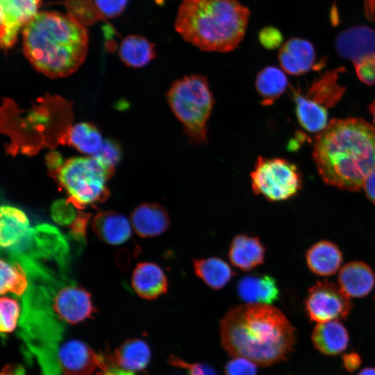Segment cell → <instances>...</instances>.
<instances>
[{
  "label": "cell",
  "instance_id": "7a4b0ae2",
  "mask_svg": "<svg viewBox=\"0 0 375 375\" xmlns=\"http://www.w3.org/2000/svg\"><path fill=\"white\" fill-rule=\"evenodd\" d=\"M222 344L228 354L268 366L282 361L295 342L294 328L278 308L246 303L231 308L220 324Z\"/></svg>",
  "mask_w": 375,
  "mask_h": 375
},
{
  "label": "cell",
  "instance_id": "60d3db41",
  "mask_svg": "<svg viewBox=\"0 0 375 375\" xmlns=\"http://www.w3.org/2000/svg\"><path fill=\"white\" fill-rule=\"evenodd\" d=\"M362 188L368 199L375 204V169L366 178Z\"/></svg>",
  "mask_w": 375,
  "mask_h": 375
},
{
  "label": "cell",
  "instance_id": "7bdbcfd3",
  "mask_svg": "<svg viewBox=\"0 0 375 375\" xmlns=\"http://www.w3.org/2000/svg\"><path fill=\"white\" fill-rule=\"evenodd\" d=\"M1 375H25V371L21 365H6L1 372Z\"/></svg>",
  "mask_w": 375,
  "mask_h": 375
},
{
  "label": "cell",
  "instance_id": "74e56055",
  "mask_svg": "<svg viewBox=\"0 0 375 375\" xmlns=\"http://www.w3.org/2000/svg\"><path fill=\"white\" fill-rule=\"evenodd\" d=\"M101 13L108 17H115L124 10L127 0H94Z\"/></svg>",
  "mask_w": 375,
  "mask_h": 375
},
{
  "label": "cell",
  "instance_id": "52a82bcc",
  "mask_svg": "<svg viewBox=\"0 0 375 375\" xmlns=\"http://www.w3.org/2000/svg\"><path fill=\"white\" fill-rule=\"evenodd\" d=\"M250 178L254 194L273 202L293 197L302 183L295 165L283 158L262 156H258Z\"/></svg>",
  "mask_w": 375,
  "mask_h": 375
},
{
  "label": "cell",
  "instance_id": "e0dca14e",
  "mask_svg": "<svg viewBox=\"0 0 375 375\" xmlns=\"http://www.w3.org/2000/svg\"><path fill=\"white\" fill-rule=\"evenodd\" d=\"M236 289L239 297L247 303L271 305L279 296L276 281L267 274L244 276L238 281Z\"/></svg>",
  "mask_w": 375,
  "mask_h": 375
},
{
  "label": "cell",
  "instance_id": "d6986e66",
  "mask_svg": "<svg viewBox=\"0 0 375 375\" xmlns=\"http://www.w3.org/2000/svg\"><path fill=\"white\" fill-rule=\"evenodd\" d=\"M265 253V247L258 237L240 234L233 239L228 257L234 267L249 271L263 263Z\"/></svg>",
  "mask_w": 375,
  "mask_h": 375
},
{
  "label": "cell",
  "instance_id": "30bf717a",
  "mask_svg": "<svg viewBox=\"0 0 375 375\" xmlns=\"http://www.w3.org/2000/svg\"><path fill=\"white\" fill-rule=\"evenodd\" d=\"M99 354V375H147L151 351L141 339H128L113 351Z\"/></svg>",
  "mask_w": 375,
  "mask_h": 375
},
{
  "label": "cell",
  "instance_id": "9c48e42d",
  "mask_svg": "<svg viewBox=\"0 0 375 375\" xmlns=\"http://www.w3.org/2000/svg\"><path fill=\"white\" fill-rule=\"evenodd\" d=\"M41 306L44 307L43 312L52 320L58 319L69 324H76L92 317L96 310L91 294L74 284L58 289L50 302L46 299L44 304Z\"/></svg>",
  "mask_w": 375,
  "mask_h": 375
},
{
  "label": "cell",
  "instance_id": "9a60e30c",
  "mask_svg": "<svg viewBox=\"0 0 375 375\" xmlns=\"http://www.w3.org/2000/svg\"><path fill=\"white\" fill-rule=\"evenodd\" d=\"M135 233L141 238H151L164 233L169 226L170 218L164 207L147 203L136 207L130 215Z\"/></svg>",
  "mask_w": 375,
  "mask_h": 375
},
{
  "label": "cell",
  "instance_id": "ba28073f",
  "mask_svg": "<svg viewBox=\"0 0 375 375\" xmlns=\"http://www.w3.org/2000/svg\"><path fill=\"white\" fill-rule=\"evenodd\" d=\"M305 306L310 319L317 323L344 319L352 308L350 297L339 285L327 281L309 288Z\"/></svg>",
  "mask_w": 375,
  "mask_h": 375
},
{
  "label": "cell",
  "instance_id": "4fadbf2b",
  "mask_svg": "<svg viewBox=\"0 0 375 375\" xmlns=\"http://www.w3.org/2000/svg\"><path fill=\"white\" fill-rule=\"evenodd\" d=\"M335 46L340 57L353 64L375 57V30L366 26L349 28L338 35Z\"/></svg>",
  "mask_w": 375,
  "mask_h": 375
},
{
  "label": "cell",
  "instance_id": "d4e9b609",
  "mask_svg": "<svg viewBox=\"0 0 375 375\" xmlns=\"http://www.w3.org/2000/svg\"><path fill=\"white\" fill-rule=\"evenodd\" d=\"M193 266L195 274L214 290L224 287L235 275L230 265L217 257L195 259Z\"/></svg>",
  "mask_w": 375,
  "mask_h": 375
},
{
  "label": "cell",
  "instance_id": "7402d4cb",
  "mask_svg": "<svg viewBox=\"0 0 375 375\" xmlns=\"http://www.w3.org/2000/svg\"><path fill=\"white\" fill-rule=\"evenodd\" d=\"M0 216L1 247H14L29 233V220L22 210L8 205L1 206Z\"/></svg>",
  "mask_w": 375,
  "mask_h": 375
},
{
  "label": "cell",
  "instance_id": "bcb514c9",
  "mask_svg": "<svg viewBox=\"0 0 375 375\" xmlns=\"http://www.w3.org/2000/svg\"><path fill=\"white\" fill-rule=\"evenodd\" d=\"M374 297H375V296H374Z\"/></svg>",
  "mask_w": 375,
  "mask_h": 375
},
{
  "label": "cell",
  "instance_id": "ee69618b",
  "mask_svg": "<svg viewBox=\"0 0 375 375\" xmlns=\"http://www.w3.org/2000/svg\"><path fill=\"white\" fill-rule=\"evenodd\" d=\"M358 375H375V367H366L362 369Z\"/></svg>",
  "mask_w": 375,
  "mask_h": 375
},
{
  "label": "cell",
  "instance_id": "3957f363",
  "mask_svg": "<svg viewBox=\"0 0 375 375\" xmlns=\"http://www.w3.org/2000/svg\"><path fill=\"white\" fill-rule=\"evenodd\" d=\"M23 49L33 67L50 78L67 76L84 62L86 28L74 17L41 12L23 28Z\"/></svg>",
  "mask_w": 375,
  "mask_h": 375
},
{
  "label": "cell",
  "instance_id": "cb8c5ba5",
  "mask_svg": "<svg viewBox=\"0 0 375 375\" xmlns=\"http://www.w3.org/2000/svg\"><path fill=\"white\" fill-rule=\"evenodd\" d=\"M344 70L340 67L324 73L312 83L306 97L325 108L335 106L345 92V88L337 83L340 72Z\"/></svg>",
  "mask_w": 375,
  "mask_h": 375
},
{
  "label": "cell",
  "instance_id": "8d00e7d4",
  "mask_svg": "<svg viewBox=\"0 0 375 375\" xmlns=\"http://www.w3.org/2000/svg\"><path fill=\"white\" fill-rule=\"evenodd\" d=\"M258 39L263 47L270 50L278 48L283 40L280 31L272 26L262 28L259 33Z\"/></svg>",
  "mask_w": 375,
  "mask_h": 375
},
{
  "label": "cell",
  "instance_id": "4316f807",
  "mask_svg": "<svg viewBox=\"0 0 375 375\" xmlns=\"http://www.w3.org/2000/svg\"><path fill=\"white\" fill-rule=\"evenodd\" d=\"M288 82L283 70L274 66H267L257 74L255 86L265 106L271 105L286 90Z\"/></svg>",
  "mask_w": 375,
  "mask_h": 375
},
{
  "label": "cell",
  "instance_id": "83f0119b",
  "mask_svg": "<svg viewBox=\"0 0 375 375\" xmlns=\"http://www.w3.org/2000/svg\"><path fill=\"white\" fill-rule=\"evenodd\" d=\"M119 55L126 65L142 67L156 57L154 44L140 35H129L122 42Z\"/></svg>",
  "mask_w": 375,
  "mask_h": 375
},
{
  "label": "cell",
  "instance_id": "6da1fadb",
  "mask_svg": "<svg viewBox=\"0 0 375 375\" xmlns=\"http://www.w3.org/2000/svg\"><path fill=\"white\" fill-rule=\"evenodd\" d=\"M312 156L325 183L358 191L375 169V127L360 118L332 119L316 135Z\"/></svg>",
  "mask_w": 375,
  "mask_h": 375
},
{
  "label": "cell",
  "instance_id": "5bb4252c",
  "mask_svg": "<svg viewBox=\"0 0 375 375\" xmlns=\"http://www.w3.org/2000/svg\"><path fill=\"white\" fill-rule=\"evenodd\" d=\"M315 51L309 41L292 38L286 41L278 53L281 68L289 74L301 75L308 72L315 62Z\"/></svg>",
  "mask_w": 375,
  "mask_h": 375
},
{
  "label": "cell",
  "instance_id": "ac0fdd59",
  "mask_svg": "<svg viewBox=\"0 0 375 375\" xmlns=\"http://www.w3.org/2000/svg\"><path fill=\"white\" fill-rule=\"evenodd\" d=\"M375 284V274L372 268L360 261L344 265L338 274V285L349 297L361 298L370 293Z\"/></svg>",
  "mask_w": 375,
  "mask_h": 375
},
{
  "label": "cell",
  "instance_id": "d6a6232c",
  "mask_svg": "<svg viewBox=\"0 0 375 375\" xmlns=\"http://www.w3.org/2000/svg\"><path fill=\"white\" fill-rule=\"evenodd\" d=\"M42 375H64L56 358V352L50 349H39L35 351Z\"/></svg>",
  "mask_w": 375,
  "mask_h": 375
},
{
  "label": "cell",
  "instance_id": "7c38bea8",
  "mask_svg": "<svg viewBox=\"0 0 375 375\" xmlns=\"http://www.w3.org/2000/svg\"><path fill=\"white\" fill-rule=\"evenodd\" d=\"M55 350L64 375H91L99 367L100 354L82 341L69 340Z\"/></svg>",
  "mask_w": 375,
  "mask_h": 375
},
{
  "label": "cell",
  "instance_id": "f1b7e54d",
  "mask_svg": "<svg viewBox=\"0 0 375 375\" xmlns=\"http://www.w3.org/2000/svg\"><path fill=\"white\" fill-rule=\"evenodd\" d=\"M0 293L11 292L22 296L28 288V278L25 269L19 262H9L1 259Z\"/></svg>",
  "mask_w": 375,
  "mask_h": 375
},
{
  "label": "cell",
  "instance_id": "2e32d148",
  "mask_svg": "<svg viewBox=\"0 0 375 375\" xmlns=\"http://www.w3.org/2000/svg\"><path fill=\"white\" fill-rule=\"evenodd\" d=\"M131 284L134 291L145 299H154L167 291L168 281L162 268L150 262L138 263L133 272Z\"/></svg>",
  "mask_w": 375,
  "mask_h": 375
},
{
  "label": "cell",
  "instance_id": "8fae6325",
  "mask_svg": "<svg viewBox=\"0 0 375 375\" xmlns=\"http://www.w3.org/2000/svg\"><path fill=\"white\" fill-rule=\"evenodd\" d=\"M1 44L7 49L16 42L20 29L38 13L41 0H0Z\"/></svg>",
  "mask_w": 375,
  "mask_h": 375
},
{
  "label": "cell",
  "instance_id": "44dd1931",
  "mask_svg": "<svg viewBox=\"0 0 375 375\" xmlns=\"http://www.w3.org/2000/svg\"><path fill=\"white\" fill-rule=\"evenodd\" d=\"M314 347L326 356H336L348 347L349 335L339 321L318 323L312 333Z\"/></svg>",
  "mask_w": 375,
  "mask_h": 375
},
{
  "label": "cell",
  "instance_id": "e575fe53",
  "mask_svg": "<svg viewBox=\"0 0 375 375\" xmlns=\"http://www.w3.org/2000/svg\"><path fill=\"white\" fill-rule=\"evenodd\" d=\"M226 375H257L255 363L243 358L231 360L225 367Z\"/></svg>",
  "mask_w": 375,
  "mask_h": 375
},
{
  "label": "cell",
  "instance_id": "1f68e13d",
  "mask_svg": "<svg viewBox=\"0 0 375 375\" xmlns=\"http://www.w3.org/2000/svg\"><path fill=\"white\" fill-rule=\"evenodd\" d=\"M92 156L112 175L115 167L120 159L121 152L115 142L106 140L102 142L99 150Z\"/></svg>",
  "mask_w": 375,
  "mask_h": 375
},
{
  "label": "cell",
  "instance_id": "f6af8a7d",
  "mask_svg": "<svg viewBox=\"0 0 375 375\" xmlns=\"http://www.w3.org/2000/svg\"><path fill=\"white\" fill-rule=\"evenodd\" d=\"M369 112L372 117V120L375 124V100L369 106Z\"/></svg>",
  "mask_w": 375,
  "mask_h": 375
},
{
  "label": "cell",
  "instance_id": "8992f818",
  "mask_svg": "<svg viewBox=\"0 0 375 375\" xmlns=\"http://www.w3.org/2000/svg\"><path fill=\"white\" fill-rule=\"evenodd\" d=\"M54 175L67 193V201L78 210L109 196L106 183L112 175L93 156L70 158L56 168Z\"/></svg>",
  "mask_w": 375,
  "mask_h": 375
},
{
  "label": "cell",
  "instance_id": "5b68a950",
  "mask_svg": "<svg viewBox=\"0 0 375 375\" xmlns=\"http://www.w3.org/2000/svg\"><path fill=\"white\" fill-rule=\"evenodd\" d=\"M168 104L193 144L208 142V122L214 98L206 77L192 74L174 81L167 92Z\"/></svg>",
  "mask_w": 375,
  "mask_h": 375
},
{
  "label": "cell",
  "instance_id": "d590c367",
  "mask_svg": "<svg viewBox=\"0 0 375 375\" xmlns=\"http://www.w3.org/2000/svg\"><path fill=\"white\" fill-rule=\"evenodd\" d=\"M353 65L360 81L368 85L375 84V57L365 58Z\"/></svg>",
  "mask_w": 375,
  "mask_h": 375
},
{
  "label": "cell",
  "instance_id": "ffe728a7",
  "mask_svg": "<svg viewBox=\"0 0 375 375\" xmlns=\"http://www.w3.org/2000/svg\"><path fill=\"white\" fill-rule=\"evenodd\" d=\"M131 225L126 217L113 211L99 212L92 222L96 235L110 245H118L127 241L131 235Z\"/></svg>",
  "mask_w": 375,
  "mask_h": 375
},
{
  "label": "cell",
  "instance_id": "603a6c76",
  "mask_svg": "<svg viewBox=\"0 0 375 375\" xmlns=\"http://www.w3.org/2000/svg\"><path fill=\"white\" fill-rule=\"evenodd\" d=\"M306 258L310 271L321 276L335 274L342 262V254L338 247L326 240L313 244L307 251Z\"/></svg>",
  "mask_w": 375,
  "mask_h": 375
},
{
  "label": "cell",
  "instance_id": "b9f144b4",
  "mask_svg": "<svg viewBox=\"0 0 375 375\" xmlns=\"http://www.w3.org/2000/svg\"><path fill=\"white\" fill-rule=\"evenodd\" d=\"M363 5L366 17L375 22V0H363Z\"/></svg>",
  "mask_w": 375,
  "mask_h": 375
},
{
  "label": "cell",
  "instance_id": "836d02e7",
  "mask_svg": "<svg viewBox=\"0 0 375 375\" xmlns=\"http://www.w3.org/2000/svg\"><path fill=\"white\" fill-rule=\"evenodd\" d=\"M168 362L174 367L185 369L188 375H218L212 367L206 364L190 363L174 355L168 358Z\"/></svg>",
  "mask_w": 375,
  "mask_h": 375
},
{
  "label": "cell",
  "instance_id": "277c9868",
  "mask_svg": "<svg viewBox=\"0 0 375 375\" xmlns=\"http://www.w3.org/2000/svg\"><path fill=\"white\" fill-rule=\"evenodd\" d=\"M249 11L238 0H183L175 28L205 51L228 52L245 35Z\"/></svg>",
  "mask_w": 375,
  "mask_h": 375
},
{
  "label": "cell",
  "instance_id": "f35d334b",
  "mask_svg": "<svg viewBox=\"0 0 375 375\" xmlns=\"http://www.w3.org/2000/svg\"><path fill=\"white\" fill-rule=\"evenodd\" d=\"M90 218L88 213L83 212L80 210L78 212L76 219L71 225V232L73 236L77 239H83L85 235L86 226Z\"/></svg>",
  "mask_w": 375,
  "mask_h": 375
},
{
  "label": "cell",
  "instance_id": "484cf974",
  "mask_svg": "<svg viewBox=\"0 0 375 375\" xmlns=\"http://www.w3.org/2000/svg\"><path fill=\"white\" fill-rule=\"evenodd\" d=\"M296 115L301 126L310 132H320L327 126L326 108L292 89Z\"/></svg>",
  "mask_w": 375,
  "mask_h": 375
},
{
  "label": "cell",
  "instance_id": "f546056e",
  "mask_svg": "<svg viewBox=\"0 0 375 375\" xmlns=\"http://www.w3.org/2000/svg\"><path fill=\"white\" fill-rule=\"evenodd\" d=\"M68 140L79 151L93 155L103 142L99 131L93 125L85 122L77 124L71 128Z\"/></svg>",
  "mask_w": 375,
  "mask_h": 375
},
{
  "label": "cell",
  "instance_id": "4dcf8cb0",
  "mask_svg": "<svg viewBox=\"0 0 375 375\" xmlns=\"http://www.w3.org/2000/svg\"><path fill=\"white\" fill-rule=\"evenodd\" d=\"M20 308L18 302L7 297L0 299V331L1 333H10L15 330Z\"/></svg>",
  "mask_w": 375,
  "mask_h": 375
},
{
  "label": "cell",
  "instance_id": "ab89813d",
  "mask_svg": "<svg viewBox=\"0 0 375 375\" xmlns=\"http://www.w3.org/2000/svg\"><path fill=\"white\" fill-rule=\"evenodd\" d=\"M361 362L360 356L355 352L348 353L342 356L344 367L349 372L356 371L360 366Z\"/></svg>",
  "mask_w": 375,
  "mask_h": 375
}]
</instances>
